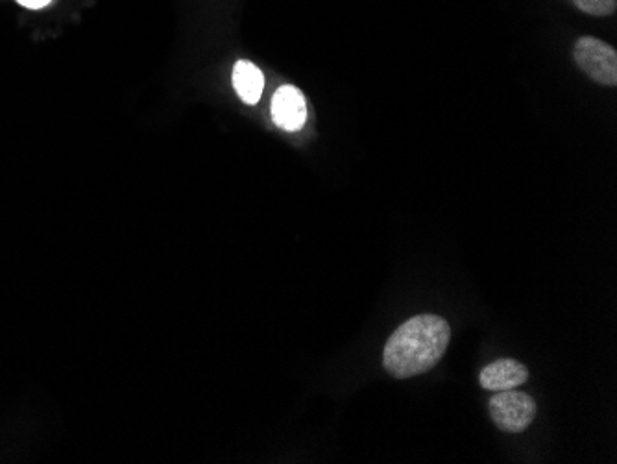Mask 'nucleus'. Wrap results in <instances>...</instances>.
<instances>
[{
	"mask_svg": "<svg viewBox=\"0 0 617 464\" xmlns=\"http://www.w3.org/2000/svg\"><path fill=\"white\" fill-rule=\"evenodd\" d=\"M17 2L25 8H30V10H41V8L50 4V0H17Z\"/></svg>",
	"mask_w": 617,
	"mask_h": 464,
	"instance_id": "nucleus-8",
	"label": "nucleus"
},
{
	"mask_svg": "<svg viewBox=\"0 0 617 464\" xmlns=\"http://www.w3.org/2000/svg\"><path fill=\"white\" fill-rule=\"evenodd\" d=\"M575 62L597 84L614 87L617 84V52L605 41L581 37L575 45Z\"/></svg>",
	"mask_w": 617,
	"mask_h": 464,
	"instance_id": "nucleus-3",
	"label": "nucleus"
},
{
	"mask_svg": "<svg viewBox=\"0 0 617 464\" xmlns=\"http://www.w3.org/2000/svg\"><path fill=\"white\" fill-rule=\"evenodd\" d=\"M272 119L287 132H298L307 119V104L298 87H279L272 98Z\"/></svg>",
	"mask_w": 617,
	"mask_h": 464,
	"instance_id": "nucleus-4",
	"label": "nucleus"
},
{
	"mask_svg": "<svg viewBox=\"0 0 617 464\" xmlns=\"http://www.w3.org/2000/svg\"><path fill=\"white\" fill-rule=\"evenodd\" d=\"M490 415L497 428L507 433H521L533 424L536 402L525 392L501 391L490 398Z\"/></svg>",
	"mask_w": 617,
	"mask_h": 464,
	"instance_id": "nucleus-2",
	"label": "nucleus"
},
{
	"mask_svg": "<svg viewBox=\"0 0 617 464\" xmlns=\"http://www.w3.org/2000/svg\"><path fill=\"white\" fill-rule=\"evenodd\" d=\"M581 12L593 17H608L616 12L617 0H573Z\"/></svg>",
	"mask_w": 617,
	"mask_h": 464,
	"instance_id": "nucleus-7",
	"label": "nucleus"
},
{
	"mask_svg": "<svg viewBox=\"0 0 617 464\" xmlns=\"http://www.w3.org/2000/svg\"><path fill=\"white\" fill-rule=\"evenodd\" d=\"M449 339L451 328L444 318L436 315L412 317L390 335L383 352V365L394 378L420 376L444 357Z\"/></svg>",
	"mask_w": 617,
	"mask_h": 464,
	"instance_id": "nucleus-1",
	"label": "nucleus"
},
{
	"mask_svg": "<svg viewBox=\"0 0 617 464\" xmlns=\"http://www.w3.org/2000/svg\"><path fill=\"white\" fill-rule=\"evenodd\" d=\"M233 87H235L237 95L241 97L244 104L254 106L263 95L265 76L257 65L241 60V62L235 63V67H233Z\"/></svg>",
	"mask_w": 617,
	"mask_h": 464,
	"instance_id": "nucleus-6",
	"label": "nucleus"
},
{
	"mask_svg": "<svg viewBox=\"0 0 617 464\" xmlns=\"http://www.w3.org/2000/svg\"><path fill=\"white\" fill-rule=\"evenodd\" d=\"M529 379V370L514 359H499L484 367L479 374V383L486 391H510Z\"/></svg>",
	"mask_w": 617,
	"mask_h": 464,
	"instance_id": "nucleus-5",
	"label": "nucleus"
}]
</instances>
